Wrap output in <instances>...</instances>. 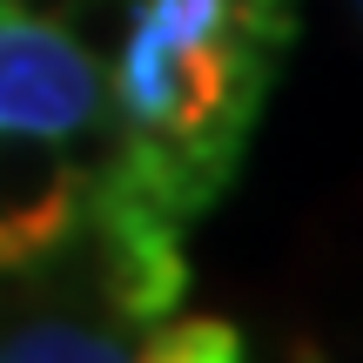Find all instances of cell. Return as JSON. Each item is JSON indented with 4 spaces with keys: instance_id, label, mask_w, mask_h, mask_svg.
Here are the masks:
<instances>
[{
    "instance_id": "1",
    "label": "cell",
    "mask_w": 363,
    "mask_h": 363,
    "mask_svg": "<svg viewBox=\"0 0 363 363\" xmlns=\"http://www.w3.org/2000/svg\"><path fill=\"white\" fill-rule=\"evenodd\" d=\"M101 108V67L61 34L34 21H0V128L61 135Z\"/></svg>"
},
{
    "instance_id": "2",
    "label": "cell",
    "mask_w": 363,
    "mask_h": 363,
    "mask_svg": "<svg viewBox=\"0 0 363 363\" xmlns=\"http://www.w3.org/2000/svg\"><path fill=\"white\" fill-rule=\"evenodd\" d=\"M74 216H81V189L54 135L0 128V276L54 256L74 229Z\"/></svg>"
},
{
    "instance_id": "3",
    "label": "cell",
    "mask_w": 363,
    "mask_h": 363,
    "mask_svg": "<svg viewBox=\"0 0 363 363\" xmlns=\"http://www.w3.org/2000/svg\"><path fill=\"white\" fill-rule=\"evenodd\" d=\"M94 222H101V283L108 303L135 323H162L189 289V262H182L175 222H162L142 202H115L94 195Z\"/></svg>"
},
{
    "instance_id": "4",
    "label": "cell",
    "mask_w": 363,
    "mask_h": 363,
    "mask_svg": "<svg viewBox=\"0 0 363 363\" xmlns=\"http://www.w3.org/2000/svg\"><path fill=\"white\" fill-rule=\"evenodd\" d=\"M0 357L7 363H115L128 357V343L101 337L88 323H27L13 337H0Z\"/></svg>"
},
{
    "instance_id": "5",
    "label": "cell",
    "mask_w": 363,
    "mask_h": 363,
    "mask_svg": "<svg viewBox=\"0 0 363 363\" xmlns=\"http://www.w3.org/2000/svg\"><path fill=\"white\" fill-rule=\"evenodd\" d=\"M135 357H148V363H235L242 357V337L222 316H189V323L155 330V343H142Z\"/></svg>"
},
{
    "instance_id": "6",
    "label": "cell",
    "mask_w": 363,
    "mask_h": 363,
    "mask_svg": "<svg viewBox=\"0 0 363 363\" xmlns=\"http://www.w3.org/2000/svg\"><path fill=\"white\" fill-rule=\"evenodd\" d=\"M128 27H135V0H74V7L61 13V34L74 40L94 67H115L121 61Z\"/></svg>"
},
{
    "instance_id": "7",
    "label": "cell",
    "mask_w": 363,
    "mask_h": 363,
    "mask_svg": "<svg viewBox=\"0 0 363 363\" xmlns=\"http://www.w3.org/2000/svg\"><path fill=\"white\" fill-rule=\"evenodd\" d=\"M0 7H7L13 21H34V27H61V13L74 7V0H0Z\"/></svg>"
},
{
    "instance_id": "8",
    "label": "cell",
    "mask_w": 363,
    "mask_h": 363,
    "mask_svg": "<svg viewBox=\"0 0 363 363\" xmlns=\"http://www.w3.org/2000/svg\"><path fill=\"white\" fill-rule=\"evenodd\" d=\"M0 21H7V7H0Z\"/></svg>"
},
{
    "instance_id": "9",
    "label": "cell",
    "mask_w": 363,
    "mask_h": 363,
    "mask_svg": "<svg viewBox=\"0 0 363 363\" xmlns=\"http://www.w3.org/2000/svg\"><path fill=\"white\" fill-rule=\"evenodd\" d=\"M135 7H142V0H135Z\"/></svg>"
},
{
    "instance_id": "10",
    "label": "cell",
    "mask_w": 363,
    "mask_h": 363,
    "mask_svg": "<svg viewBox=\"0 0 363 363\" xmlns=\"http://www.w3.org/2000/svg\"><path fill=\"white\" fill-rule=\"evenodd\" d=\"M357 7H363V0H357Z\"/></svg>"
}]
</instances>
